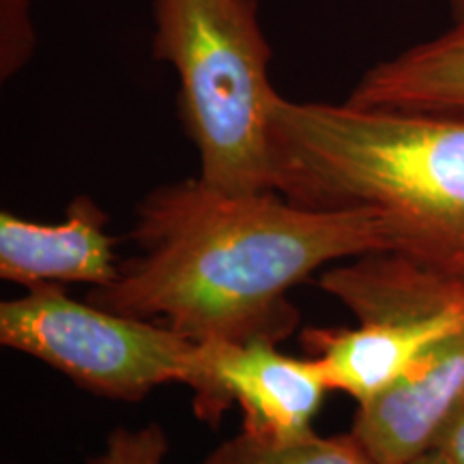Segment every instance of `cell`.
<instances>
[{
  "mask_svg": "<svg viewBox=\"0 0 464 464\" xmlns=\"http://www.w3.org/2000/svg\"><path fill=\"white\" fill-rule=\"evenodd\" d=\"M138 254L112 284L89 290L103 310L164 316L194 342H282L299 324L288 290L329 263L392 252L368 211H316L277 189L226 191L200 177L164 185L138 205Z\"/></svg>",
  "mask_w": 464,
  "mask_h": 464,
  "instance_id": "1",
  "label": "cell"
},
{
  "mask_svg": "<svg viewBox=\"0 0 464 464\" xmlns=\"http://www.w3.org/2000/svg\"><path fill=\"white\" fill-rule=\"evenodd\" d=\"M274 189L316 211H368L392 252L464 286V112L293 102L269 114Z\"/></svg>",
  "mask_w": 464,
  "mask_h": 464,
  "instance_id": "2",
  "label": "cell"
},
{
  "mask_svg": "<svg viewBox=\"0 0 464 464\" xmlns=\"http://www.w3.org/2000/svg\"><path fill=\"white\" fill-rule=\"evenodd\" d=\"M153 56L179 78V119L202 181L226 191L274 189L271 45L256 0H153Z\"/></svg>",
  "mask_w": 464,
  "mask_h": 464,
  "instance_id": "3",
  "label": "cell"
},
{
  "mask_svg": "<svg viewBox=\"0 0 464 464\" xmlns=\"http://www.w3.org/2000/svg\"><path fill=\"white\" fill-rule=\"evenodd\" d=\"M344 304L353 329H305L301 340L321 363L329 390L357 404L392 387L434 342L464 327V286L396 252L335 265L316 280Z\"/></svg>",
  "mask_w": 464,
  "mask_h": 464,
  "instance_id": "4",
  "label": "cell"
},
{
  "mask_svg": "<svg viewBox=\"0 0 464 464\" xmlns=\"http://www.w3.org/2000/svg\"><path fill=\"white\" fill-rule=\"evenodd\" d=\"M0 342L69 376L97 396L138 402L188 381L198 342L147 318L69 297L61 284L26 288L0 304Z\"/></svg>",
  "mask_w": 464,
  "mask_h": 464,
  "instance_id": "5",
  "label": "cell"
},
{
  "mask_svg": "<svg viewBox=\"0 0 464 464\" xmlns=\"http://www.w3.org/2000/svg\"><path fill=\"white\" fill-rule=\"evenodd\" d=\"M185 385L194 392L198 420L219 423L230 404L243 411V430L286 443L312 434L324 393L332 392L314 357L277 351V342H198Z\"/></svg>",
  "mask_w": 464,
  "mask_h": 464,
  "instance_id": "6",
  "label": "cell"
},
{
  "mask_svg": "<svg viewBox=\"0 0 464 464\" xmlns=\"http://www.w3.org/2000/svg\"><path fill=\"white\" fill-rule=\"evenodd\" d=\"M464 406V327L434 342L404 376L357 406L353 434L379 464H409L434 448Z\"/></svg>",
  "mask_w": 464,
  "mask_h": 464,
  "instance_id": "7",
  "label": "cell"
},
{
  "mask_svg": "<svg viewBox=\"0 0 464 464\" xmlns=\"http://www.w3.org/2000/svg\"><path fill=\"white\" fill-rule=\"evenodd\" d=\"M108 216L89 196H75L65 222L39 224L0 213V277L24 288L42 284L108 286L119 276Z\"/></svg>",
  "mask_w": 464,
  "mask_h": 464,
  "instance_id": "8",
  "label": "cell"
},
{
  "mask_svg": "<svg viewBox=\"0 0 464 464\" xmlns=\"http://www.w3.org/2000/svg\"><path fill=\"white\" fill-rule=\"evenodd\" d=\"M346 102L365 108L464 112V22L370 67Z\"/></svg>",
  "mask_w": 464,
  "mask_h": 464,
  "instance_id": "9",
  "label": "cell"
},
{
  "mask_svg": "<svg viewBox=\"0 0 464 464\" xmlns=\"http://www.w3.org/2000/svg\"><path fill=\"white\" fill-rule=\"evenodd\" d=\"M202 464H379L365 451L353 432L321 437L312 432L304 439L274 443L243 430L213 450Z\"/></svg>",
  "mask_w": 464,
  "mask_h": 464,
  "instance_id": "10",
  "label": "cell"
},
{
  "mask_svg": "<svg viewBox=\"0 0 464 464\" xmlns=\"http://www.w3.org/2000/svg\"><path fill=\"white\" fill-rule=\"evenodd\" d=\"M31 0H0V78L24 69L34 52Z\"/></svg>",
  "mask_w": 464,
  "mask_h": 464,
  "instance_id": "11",
  "label": "cell"
},
{
  "mask_svg": "<svg viewBox=\"0 0 464 464\" xmlns=\"http://www.w3.org/2000/svg\"><path fill=\"white\" fill-rule=\"evenodd\" d=\"M168 437L160 426L116 428L108 437L106 450L102 456L92 458L89 464H166Z\"/></svg>",
  "mask_w": 464,
  "mask_h": 464,
  "instance_id": "12",
  "label": "cell"
},
{
  "mask_svg": "<svg viewBox=\"0 0 464 464\" xmlns=\"http://www.w3.org/2000/svg\"><path fill=\"white\" fill-rule=\"evenodd\" d=\"M432 450H439L440 454L448 456L451 464H464V406L445 423Z\"/></svg>",
  "mask_w": 464,
  "mask_h": 464,
  "instance_id": "13",
  "label": "cell"
},
{
  "mask_svg": "<svg viewBox=\"0 0 464 464\" xmlns=\"http://www.w3.org/2000/svg\"><path fill=\"white\" fill-rule=\"evenodd\" d=\"M409 464H451V460L448 456L440 454L439 450H430L426 451V454H421L420 458H415V460H411Z\"/></svg>",
  "mask_w": 464,
  "mask_h": 464,
  "instance_id": "14",
  "label": "cell"
},
{
  "mask_svg": "<svg viewBox=\"0 0 464 464\" xmlns=\"http://www.w3.org/2000/svg\"><path fill=\"white\" fill-rule=\"evenodd\" d=\"M450 7L454 22H464V0H450Z\"/></svg>",
  "mask_w": 464,
  "mask_h": 464,
  "instance_id": "15",
  "label": "cell"
}]
</instances>
